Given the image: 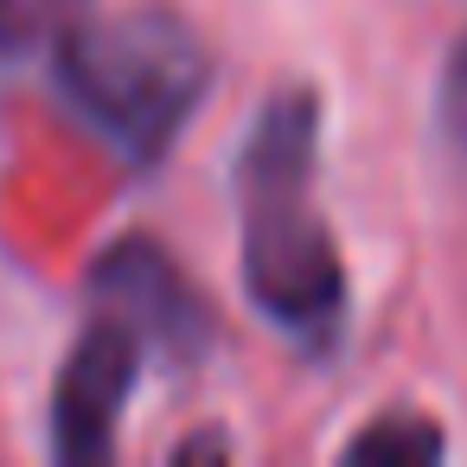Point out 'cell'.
Returning <instances> with one entry per match:
<instances>
[{
	"label": "cell",
	"instance_id": "obj_3",
	"mask_svg": "<svg viewBox=\"0 0 467 467\" xmlns=\"http://www.w3.org/2000/svg\"><path fill=\"white\" fill-rule=\"evenodd\" d=\"M90 307L122 320L148 352L173 365H199L212 352V307L186 282V269L154 244V237H116L90 263Z\"/></svg>",
	"mask_w": 467,
	"mask_h": 467
},
{
	"label": "cell",
	"instance_id": "obj_2",
	"mask_svg": "<svg viewBox=\"0 0 467 467\" xmlns=\"http://www.w3.org/2000/svg\"><path fill=\"white\" fill-rule=\"evenodd\" d=\"M52 84L129 167H154L212 90V52L173 7H84L52 46Z\"/></svg>",
	"mask_w": 467,
	"mask_h": 467
},
{
	"label": "cell",
	"instance_id": "obj_6",
	"mask_svg": "<svg viewBox=\"0 0 467 467\" xmlns=\"http://www.w3.org/2000/svg\"><path fill=\"white\" fill-rule=\"evenodd\" d=\"M441 429L429 422V416H410V410H397V416H378L371 429H358L339 454L346 461H378V467H429V461H441Z\"/></svg>",
	"mask_w": 467,
	"mask_h": 467
},
{
	"label": "cell",
	"instance_id": "obj_5",
	"mask_svg": "<svg viewBox=\"0 0 467 467\" xmlns=\"http://www.w3.org/2000/svg\"><path fill=\"white\" fill-rule=\"evenodd\" d=\"M90 7V0H0V97H7L33 65H52L58 33Z\"/></svg>",
	"mask_w": 467,
	"mask_h": 467
},
{
	"label": "cell",
	"instance_id": "obj_1",
	"mask_svg": "<svg viewBox=\"0 0 467 467\" xmlns=\"http://www.w3.org/2000/svg\"><path fill=\"white\" fill-rule=\"evenodd\" d=\"M314 154H320V97L282 84L237 154V212H244V288L269 327L295 346L327 352L346 327V263L314 212Z\"/></svg>",
	"mask_w": 467,
	"mask_h": 467
},
{
	"label": "cell",
	"instance_id": "obj_4",
	"mask_svg": "<svg viewBox=\"0 0 467 467\" xmlns=\"http://www.w3.org/2000/svg\"><path fill=\"white\" fill-rule=\"evenodd\" d=\"M141 358H148V346L122 320L90 314V327L78 333V346L65 352V371L52 384V454L65 467H90V461L116 454V422L135 397Z\"/></svg>",
	"mask_w": 467,
	"mask_h": 467
},
{
	"label": "cell",
	"instance_id": "obj_7",
	"mask_svg": "<svg viewBox=\"0 0 467 467\" xmlns=\"http://www.w3.org/2000/svg\"><path fill=\"white\" fill-rule=\"evenodd\" d=\"M441 135L448 148L467 161V33L454 39L448 65H441Z\"/></svg>",
	"mask_w": 467,
	"mask_h": 467
}]
</instances>
